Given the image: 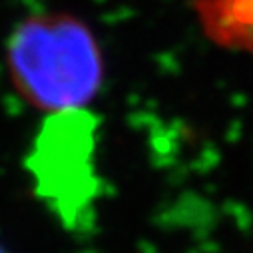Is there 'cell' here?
Listing matches in <instances>:
<instances>
[{
	"label": "cell",
	"mask_w": 253,
	"mask_h": 253,
	"mask_svg": "<svg viewBox=\"0 0 253 253\" xmlns=\"http://www.w3.org/2000/svg\"><path fill=\"white\" fill-rule=\"evenodd\" d=\"M10 68L22 94L48 110L86 104L102 80L92 34L68 16H44L20 26L10 42Z\"/></svg>",
	"instance_id": "1"
},
{
	"label": "cell",
	"mask_w": 253,
	"mask_h": 253,
	"mask_svg": "<svg viewBox=\"0 0 253 253\" xmlns=\"http://www.w3.org/2000/svg\"><path fill=\"white\" fill-rule=\"evenodd\" d=\"M192 4L213 44L253 58V0H192Z\"/></svg>",
	"instance_id": "2"
}]
</instances>
